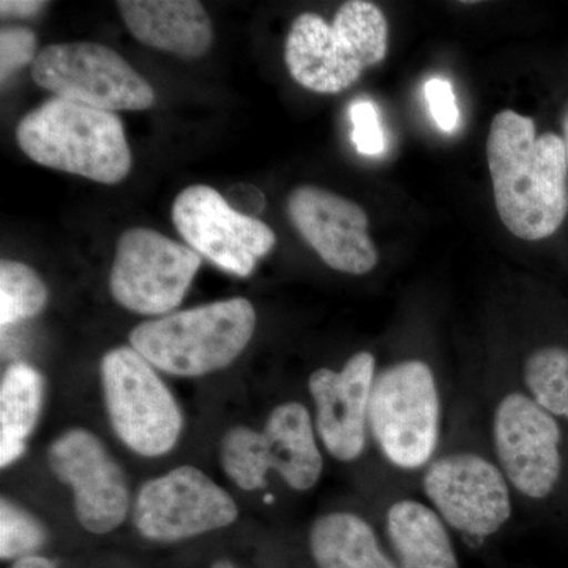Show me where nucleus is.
Listing matches in <instances>:
<instances>
[{
  "label": "nucleus",
  "mask_w": 568,
  "mask_h": 568,
  "mask_svg": "<svg viewBox=\"0 0 568 568\" xmlns=\"http://www.w3.org/2000/svg\"><path fill=\"white\" fill-rule=\"evenodd\" d=\"M417 488L466 544H487L514 521L517 496L489 446L473 387L454 396L446 436Z\"/></svg>",
  "instance_id": "nucleus-1"
},
{
  "label": "nucleus",
  "mask_w": 568,
  "mask_h": 568,
  "mask_svg": "<svg viewBox=\"0 0 568 568\" xmlns=\"http://www.w3.org/2000/svg\"><path fill=\"white\" fill-rule=\"evenodd\" d=\"M487 156L500 222L523 241L551 237L568 213L564 138L537 136L532 118L504 110L493 119Z\"/></svg>",
  "instance_id": "nucleus-2"
},
{
  "label": "nucleus",
  "mask_w": 568,
  "mask_h": 568,
  "mask_svg": "<svg viewBox=\"0 0 568 568\" xmlns=\"http://www.w3.org/2000/svg\"><path fill=\"white\" fill-rule=\"evenodd\" d=\"M473 387L493 454L518 506L555 503L568 477V426L526 390L517 372L487 376Z\"/></svg>",
  "instance_id": "nucleus-3"
},
{
  "label": "nucleus",
  "mask_w": 568,
  "mask_h": 568,
  "mask_svg": "<svg viewBox=\"0 0 568 568\" xmlns=\"http://www.w3.org/2000/svg\"><path fill=\"white\" fill-rule=\"evenodd\" d=\"M17 141L41 166L108 185L122 182L132 170L129 141L114 112L58 97L21 119Z\"/></svg>",
  "instance_id": "nucleus-4"
},
{
  "label": "nucleus",
  "mask_w": 568,
  "mask_h": 568,
  "mask_svg": "<svg viewBox=\"0 0 568 568\" xmlns=\"http://www.w3.org/2000/svg\"><path fill=\"white\" fill-rule=\"evenodd\" d=\"M256 321L246 298H227L145 321L133 328L130 343L160 372L204 376L226 368L244 353Z\"/></svg>",
  "instance_id": "nucleus-5"
},
{
  "label": "nucleus",
  "mask_w": 568,
  "mask_h": 568,
  "mask_svg": "<svg viewBox=\"0 0 568 568\" xmlns=\"http://www.w3.org/2000/svg\"><path fill=\"white\" fill-rule=\"evenodd\" d=\"M313 413L305 403L287 399L268 414L263 432L234 426L223 436L220 459L227 477L245 491L267 487L268 473L298 493L316 487L324 455Z\"/></svg>",
  "instance_id": "nucleus-6"
},
{
  "label": "nucleus",
  "mask_w": 568,
  "mask_h": 568,
  "mask_svg": "<svg viewBox=\"0 0 568 568\" xmlns=\"http://www.w3.org/2000/svg\"><path fill=\"white\" fill-rule=\"evenodd\" d=\"M104 403L112 428L134 454L160 457L175 446L182 413L173 394L136 349L115 347L103 357Z\"/></svg>",
  "instance_id": "nucleus-7"
},
{
  "label": "nucleus",
  "mask_w": 568,
  "mask_h": 568,
  "mask_svg": "<svg viewBox=\"0 0 568 568\" xmlns=\"http://www.w3.org/2000/svg\"><path fill=\"white\" fill-rule=\"evenodd\" d=\"M32 78L58 99L103 111H144L155 92L111 48L89 41L50 44L32 63Z\"/></svg>",
  "instance_id": "nucleus-8"
},
{
  "label": "nucleus",
  "mask_w": 568,
  "mask_h": 568,
  "mask_svg": "<svg viewBox=\"0 0 568 568\" xmlns=\"http://www.w3.org/2000/svg\"><path fill=\"white\" fill-rule=\"evenodd\" d=\"M201 267V256L156 231H125L110 275L112 297L138 315H170L182 304Z\"/></svg>",
  "instance_id": "nucleus-9"
},
{
  "label": "nucleus",
  "mask_w": 568,
  "mask_h": 568,
  "mask_svg": "<svg viewBox=\"0 0 568 568\" xmlns=\"http://www.w3.org/2000/svg\"><path fill=\"white\" fill-rule=\"evenodd\" d=\"M377 365L376 354L362 349L351 354L339 368L321 366L308 377L321 446L328 457L343 465L362 462L368 454L375 457L369 405Z\"/></svg>",
  "instance_id": "nucleus-10"
},
{
  "label": "nucleus",
  "mask_w": 568,
  "mask_h": 568,
  "mask_svg": "<svg viewBox=\"0 0 568 568\" xmlns=\"http://www.w3.org/2000/svg\"><path fill=\"white\" fill-rule=\"evenodd\" d=\"M233 497L194 466L175 467L142 485L133 519L141 536L181 541L226 528L237 519Z\"/></svg>",
  "instance_id": "nucleus-11"
},
{
  "label": "nucleus",
  "mask_w": 568,
  "mask_h": 568,
  "mask_svg": "<svg viewBox=\"0 0 568 568\" xmlns=\"http://www.w3.org/2000/svg\"><path fill=\"white\" fill-rule=\"evenodd\" d=\"M173 222L190 248L237 276L252 274L276 242L267 224L234 211L226 197L207 185H192L179 193Z\"/></svg>",
  "instance_id": "nucleus-12"
},
{
  "label": "nucleus",
  "mask_w": 568,
  "mask_h": 568,
  "mask_svg": "<svg viewBox=\"0 0 568 568\" xmlns=\"http://www.w3.org/2000/svg\"><path fill=\"white\" fill-rule=\"evenodd\" d=\"M48 462L55 478L73 491L74 511L82 528L102 536L125 521L129 485L99 437L88 429H70L51 444Z\"/></svg>",
  "instance_id": "nucleus-13"
},
{
  "label": "nucleus",
  "mask_w": 568,
  "mask_h": 568,
  "mask_svg": "<svg viewBox=\"0 0 568 568\" xmlns=\"http://www.w3.org/2000/svg\"><path fill=\"white\" fill-rule=\"evenodd\" d=\"M295 230L334 271L366 275L379 261L361 205L315 185L297 186L287 197Z\"/></svg>",
  "instance_id": "nucleus-14"
},
{
  "label": "nucleus",
  "mask_w": 568,
  "mask_h": 568,
  "mask_svg": "<svg viewBox=\"0 0 568 568\" xmlns=\"http://www.w3.org/2000/svg\"><path fill=\"white\" fill-rule=\"evenodd\" d=\"M373 515L398 568H462L455 534L425 499L396 489Z\"/></svg>",
  "instance_id": "nucleus-15"
},
{
  "label": "nucleus",
  "mask_w": 568,
  "mask_h": 568,
  "mask_svg": "<svg viewBox=\"0 0 568 568\" xmlns=\"http://www.w3.org/2000/svg\"><path fill=\"white\" fill-rule=\"evenodd\" d=\"M284 61L302 88L328 95L349 89L365 70L332 24L315 13L295 18L287 33Z\"/></svg>",
  "instance_id": "nucleus-16"
},
{
  "label": "nucleus",
  "mask_w": 568,
  "mask_h": 568,
  "mask_svg": "<svg viewBox=\"0 0 568 568\" xmlns=\"http://www.w3.org/2000/svg\"><path fill=\"white\" fill-rule=\"evenodd\" d=\"M126 28L145 47L186 59L211 50L213 29L203 3L194 0H122L118 2Z\"/></svg>",
  "instance_id": "nucleus-17"
},
{
  "label": "nucleus",
  "mask_w": 568,
  "mask_h": 568,
  "mask_svg": "<svg viewBox=\"0 0 568 568\" xmlns=\"http://www.w3.org/2000/svg\"><path fill=\"white\" fill-rule=\"evenodd\" d=\"M308 551L315 568H398L373 511L320 515L310 526Z\"/></svg>",
  "instance_id": "nucleus-18"
},
{
  "label": "nucleus",
  "mask_w": 568,
  "mask_h": 568,
  "mask_svg": "<svg viewBox=\"0 0 568 568\" xmlns=\"http://www.w3.org/2000/svg\"><path fill=\"white\" fill-rule=\"evenodd\" d=\"M43 376L33 366L17 362L0 383V466L13 465L26 452L43 406Z\"/></svg>",
  "instance_id": "nucleus-19"
},
{
  "label": "nucleus",
  "mask_w": 568,
  "mask_h": 568,
  "mask_svg": "<svg viewBox=\"0 0 568 568\" xmlns=\"http://www.w3.org/2000/svg\"><path fill=\"white\" fill-rule=\"evenodd\" d=\"M515 372L526 390L568 426V346L532 347L523 355Z\"/></svg>",
  "instance_id": "nucleus-20"
},
{
  "label": "nucleus",
  "mask_w": 568,
  "mask_h": 568,
  "mask_svg": "<svg viewBox=\"0 0 568 568\" xmlns=\"http://www.w3.org/2000/svg\"><path fill=\"white\" fill-rule=\"evenodd\" d=\"M332 28L365 69L377 65L386 58L387 18L375 3L365 0L343 3L336 11Z\"/></svg>",
  "instance_id": "nucleus-21"
},
{
  "label": "nucleus",
  "mask_w": 568,
  "mask_h": 568,
  "mask_svg": "<svg viewBox=\"0 0 568 568\" xmlns=\"http://www.w3.org/2000/svg\"><path fill=\"white\" fill-rule=\"evenodd\" d=\"M47 302V284L32 267L18 261H2L0 264V324L3 328L39 315Z\"/></svg>",
  "instance_id": "nucleus-22"
},
{
  "label": "nucleus",
  "mask_w": 568,
  "mask_h": 568,
  "mask_svg": "<svg viewBox=\"0 0 568 568\" xmlns=\"http://www.w3.org/2000/svg\"><path fill=\"white\" fill-rule=\"evenodd\" d=\"M47 530L43 525L9 499L0 503V558L21 559L43 547Z\"/></svg>",
  "instance_id": "nucleus-23"
},
{
  "label": "nucleus",
  "mask_w": 568,
  "mask_h": 568,
  "mask_svg": "<svg viewBox=\"0 0 568 568\" xmlns=\"http://www.w3.org/2000/svg\"><path fill=\"white\" fill-rule=\"evenodd\" d=\"M349 118L355 149L366 156L383 155L386 152V134L376 104L369 100H357L349 106Z\"/></svg>",
  "instance_id": "nucleus-24"
},
{
  "label": "nucleus",
  "mask_w": 568,
  "mask_h": 568,
  "mask_svg": "<svg viewBox=\"0 0 568 568\" xmlns=\"http://www.w3.org/2000/svg\"><path fill=\"white\" fill-rule=\"evenodd\" d=\"M37 37L28 28L2 29L0 32V77L6 82L37 58Z\"/></svg>",
  "instance_id": "nucleus-25"
},
{
  "label": "nucleus",
  "mask_w": 568,
  "mask_h": 568,
  "mask_svg": "<svg viewBox=\"0 0 568 568\" xmlns=\"http://www.w3.org/2000/svg\"><path fill=\"white\" fill-rule=\"evenodd\" d=\"M424 91L437 129L447 134L454 133L458 129L462 115L452 82L444 78H432L426 81Z\"/></svg>",
  "instance_id": "nucleus-26"
},
{
  "label": "nucleus",
  "mask_w": 568,
  "mask_h": 568,
  "mask_svg": "<svg viewBox=\"0 0 568 568\" xmlns=\"http://www.w3.org/2000/svg\"><path fill=\"white\" fill-rule=\"evenodd\" d=\"M224 197L234 211L253 219L257 212L263 211L265 204L263 192L248 183L233 186Z\"/></svg>",
  "instance_id": "nucleus-27"
},
{
  "label": "nucleus",
  "mask_w": 568,
  "mask_h": 568,
  "mask_svg": "<svg viewBox=\"0 0 568 568\" xmlns=\"http://www.w3.org/2000/svg\"><path fill=\"white\" fill-rule=\"evenodd\" d=\"M44 7L47 3L36 2V0H2L0 2L2 17L31 18L40 13Z\"/></svg>",
  "instance_id": "nucleus-28"
},
{
  "label": "nucleus",
  "mask_w": 568,
  "mask_h": 568,
  "mask_svg": "<svg viewBox=\"0 0 568 568\" xmlns=\"http://www.w3.org/2000/svg\"><path fill=\"white\" fill-rule=\"evenodd\" d=\"M10 568H58L52 560L43 558V556H26L18 559Z\"/></svg>",
  "instance_id": "nucleus-29"
},
{
  "label": "nucleus",
  "mask_w": 568,
  "mask_h": 568,
  "mask_svg": "<svg viewBox=\"0 0 568 568\" xmlns=\"http://www.w3.org/2000/svg\"><path fill=\"white\" fill-rule=\"evenodd\" d=\"M562 129H564V142H566L567 163H568V103L566 106V111H564Z\"/></svg>",
  "instance_id": "nucleus-30"
},
{
  "label": "nucleus",
  "mask_w": 568,
  "mask_h": 568,
  "mask_svg": "<svg viewBox=\"0 0 568 568\" xmlns=\"http://www.w3.org/2000/svg\"><path fill=\"white\" fill-rule=\"evenodd\" d=\"M212 568H234V566L227 560H220V562L213 564Z\"/></svg>",
  "instance_id": "nucleus-31"
},
{
  "label": "nucleus",
  "mask_w": 568,
  "mask_h": 568,
  "mask_svg": "<svg viewBox=\"0 0 568 568\" xmlns=\"http://www.w3.org/2000/svg\"><path fill=\"white\" fill-rule=\"evenodd\" d=\"M567 484H568V477H567ZM566 487H567V485H566Z\"/></svg>",
  "instance_id": "nucleus-32"
}]
</instances>
